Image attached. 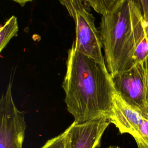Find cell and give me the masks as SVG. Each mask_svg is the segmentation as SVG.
<instances>
[{
    "label": "cell",
    "mask_w": 148,
    "mask_h": 148,
    "mask_svg": "<svg viewBox=\"0 0 148 148\" xmlns=\"http://www.w3.org/2000/svg\"><path fill=\"white\" fill-rule=\"evenodd\" d=\"M12 1L19 3L21 6H23L27 2H31L33 0H12Z\"/></svg>",
    "instance_id": "14"
},
{
    "label": "cell",
    "mask_w": 148,
    "mask_h": 148,
    "mask_svg": "<svg viewBox=\"0 0 148 148\" xmlns=\"http://www.w3.org/2000/svg\"><path fill=\"white\" fill-rule=\"evenodd\" d=\"M62 86L67 110L75 122L109 120L116 90L105 64L78 51L72 45Z\"/></svg>",
    "instance_id": "1"
},
{
    "label": "cell",
    "mask_w": 148,
    "mask_h": 148,
    "mask_svg": "<svg viewBox=\"0 0 148 148\" xmlns=\"http://www.w3.org/2000/svg\"><path fill=\"white\" fill-rule=\"evenodd\" d=\"M26 127L24 112L14 102L10 82L0 99V148H23Z\"/></svg>",
    "instance_id": "4"
},
{
    "label": "cell",
    "mask_w": 148,
    "mask_h": 148,
    "mask_svg": "<svg viewBox=\"0 0 148 148\" xmlns=\"http://www.w3.org/2000/svg\"><path fill=\"white\" fill-rule=\"evenodd\" d=\"M40 148H64V132L48 140Z\"/></svg>",
    "instance_id": "12"
},
{
    "label": "cell",
    "mask_w": 148,
    "mask_h": 148,
    "mask_svg": "<svg viewBox=\"0 0 148 148\" xmlns=\"http://www.w3.org/2000/svg\"><path fill=\"white\" fill-rule=\"evenodd\" d=\"M106 148H120L119 146H110Z\"/></svg>",
    "instance_id": "15"
},
{
    "label": "cell",
    "mask_w": 148,
    "mask_h": 148,
    "mask_svg": "<svg viewBox=\"0 0 148 148\" xmlns=\"http://www.w3.org/2000/svg\"><path fill=\"white\" fill-rule=\"evenodd\" d=\"M117 1H119V0H113V1L114 3H116Z\"/></svg>",
    "instance_id": "17"
},
{
    "label": "cell",
    "mask_w": 148,
    "mask_h": 148,
    "mask_svg": "<svg viewBox=\"0 0 148 148\" xmlns=\"http://www.w3.org/2000/svg\"><path fill=\"white\" fill-rule=\"evenodd\" d=\"M18 30L17 18L14 16L10 17L0 28V51L6 47L10 40L16 35Z\"/></svg>",
    "instance_id": "8"
},
{
    "label": "cell",
    "mask_w": 148,
    "mask_h": 148,
    "mask_svg": "<svg viewBox=\"0 0 148 148\" xmlns=\"http://www.w3.org/2000/svg\"><path fill=\"white\" fill-rule=\"evenodd\" d=\"M99 14L102 15L109 10L115 3L113 0H84Z\"/></svg>",
    "instance_id": "11"
},
{
    "label": "cell",
    "mask_w": 148,
    "mask_h": 148,
    "mask_svg": "<svg viewBox=\"0 0 148 148\" xmlns=\"http://www.w3.org/2000/svg\"><path fill=\"white\" fill-rule=\"evenodd\" d=\"M107 118L73 123L64 134V148H97L102 135L110 124Z\"/></svg>",
    "instance_id": "6"
},
{
    "label": "cell",
    "mask_w": 148,
    "mask_h": 148,
    "mask_svg": "<svg viewBox=\"0 0 148 148\" xmlns=\"http://www.w3.org/2000/svg\"><path fill=\"white\" fill-rule=\"evenodd\" d=\"M148 57V42L146 37L137 45L133 56L134 65L142 62Z\"/></svg>",
    "instance_id": "10"
},
{
    "label": "cell",
    "mask_w": 148,
    "mask_h": 148,
    "mask_svg": "<svg viewBox=\"0 0 148 148\" xmlns=\"http://www.w3.org/2000/svg\"><path fill=\"white\" fill-rule=\"evenodd\" d=\"M88 8L77 13L73 19L76 25V39L72 45L78 51L105 64L102 53L100 33L95 27L94 17Z\"/></svg>",
    "instance_id": "5"
},
{
    "label": "cell",
    "mask_w": 148,
    "mask_h": 148,
    "mask_svg": "<svg viewBox=\"0 0 148 148\" xmlns=\"http://www.w3.org/2000/svg\"><path fill=\"white\" fill-rule=\"evenodd\" d=\"M145 24L146 33H148V0H136Z\"/></svg>",
    "instance_id": "13"
},
{
    "label": "cell",
    "mask_w": 148,
    "mask_h": 148,
    "mask_svg": "<svg viewBox=\"0 0 148 148\" xmlns=\"http://www.w3.org/2000/svg\"><path fill=\"white\" fill-rule=\"evenodd\" d=\"M100 37L106 68L112 77L134 66L135 50L146 36L136 0H119L102 15Z\"/></svg>",
    "instance_id": "2"
},
{
    "label": "cell",
    "mask_w": 148,
    "mask_h": 148,
    "mask_svg": "<svg viewBox=\"0 0 148 148\" xmlns=\"http://www.w3.org/2000/svg\"><path fill=\"white\" fill-rule=\"evenodd\" d=\"M138 148H148V120L145 119L133 136Z\"/></svg>",
    "instance_id": "9"
},
{
    "label": "cell",
    "mask_w": 148,
    "mask_h": 148,
    "mask_svg": "<svg viewBox=\"0 0 148 148\" xmlns=\"http://www.w3.org/2000/svg\"><path fill=\"white\" fill-rule=\"evenodd\" d=\"M112 77L119 96L148 120V57Z\"/></svg>",
    "instance_id": "3"
},
{
    "label": "cell",
    "mask_w": 148,
    "mask_h": 148,
    "mask_svg": "<svg viewBox=\"0 0 148 148\" xmlns=\"http://www.w3.org/2000/svg\"><path fill=\"white\" fill-rule=\"evenodd\" d=\"M146 39L147 40V42H148V33L146 34Z\"/></svg>",
    "instance_id": "16"
},
{
    "label": "cell",
    "mask_w": 148,
    "mask_h": 148,
    "mask_svg": "<svg viewBox=\"0 0 148 148\" xmlns=\"http://www.w3.org/2000/svg\"><path fill=\"white\" fill-rule=\"evenodd\" d=\"M145 119L138 112L124 101L116 91L109 121L121 134H129L134 136Z\"/></svg>",
    "instance_id": "7"
}]
</instances>
